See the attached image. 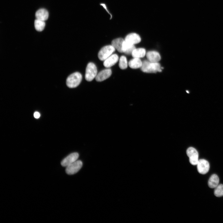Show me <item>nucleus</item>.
Segmentation results:
<instances>
[{"label":"nucleus","instance_id":"nucleus-1","mask_svg":"<svg viewBox=\"0 0 223 223\" xmlns=\"http://www.w3.org/2000/svg\"><path fill=\"white\" fill-rule=\"evenodd\" d=\"M141 68L142 71L146 73H156L162 71L161 67L158 62H152L149 61L142 62Z\"/></svg>","mask_w":223,"mask_h":223},{"label":"nucleus","instance_id":"nucleus-2","mask_svg":"<svg viewBox=\"0 0 223 223\" xmlns=\"http://www.w3.org/2000/svg\"><path fill=\"white\" fill-rule=\"evenodd\" d=\"M82 79V76L80 73L77 72L74 73L67 78L66 85L69 88H75L80 84Z\"/></svg>","mask_w":223,"mask_h":223},{"label":"nucleus","instance_id":"nucleus-3","mask_svg":"<svg viewBox=\"0 0 223 223\" xmlns=\"http://www.w3.org/2000/svg\"><path fill=\"white\" fill-rule=\"evenodd\" d=\"M98 75L97 67L93 63H89L86 69L85 78L88 82L92 81Z\"/></svg>","mask_w":223,"mask_h":223},{"label":"nucleus","instance_id":"nucleus-4","mask_svg":"<svg viewBox=\"0 0 223 223\" xmlns=\"http://www.w3.org/2000/svg\"><path fill=\"white\" fill-rule=\"evenodd\" d=\"M115 50L112 45L103 47L98 53V57L99 59L102 61H105L112 55Z\"/></svg>","mask_w":223,"mask_h":223},{"label":"nucleus","instance_id":"nucleus-5","mask_svg":"<svg viewBox=\"0 0 223 223\" xmlns=\"http://www.w3.org/2000/svg\"><path fill=\"white\" fill-rule=\"evenodd\" d=\"M82 162L80 160H77L66 167V171L69 175H73L77 173L82 166Z\"/></svg>","mask_w":223,"mask_h":223},{"label":"nucleus","instance_id":"nucleus-6","mask_svg":"<svg viewBox=\"0 0 223 223\" xmlns=\"http://www.w3.org/2000/svg\"><path fill=\"white\" fill-rule=\"evenodd\" d=\"M187 154L190 163L193 165H197L199 161V154L197 150L193 147H190L187 151Z\"/></svg>","mask_w":223,"mask_h":223},{"label":"nucleus","instance_id":"nucleus-7","mask_svg":"<svg viewBox=\"0 0 223 223\" xmlns=\"http://www.w3.org/2000/svg\"><path fill=\"white\" fill-rule=\"evenodd\" d=\"M197 165L198 171L200 174H205L209 169V164L208 161L205 159L199 160Z\"/></svg>","mask_w":223,"mask_h":223},{"label":"nucleus","instance_id":"nucleus-8","mask_svg":"<svg viewBox=\"0 0 223 223\" xmlns=\"http://www.w3.org/2000/svg\"><path fill=\"white\" fill-rule=\"evenodd\" d=\"M79 157V154L77 153H72L62 161L61 164L63 167H67L77 161Z\"/></svg>","mask_w":223,"mask_h":223},{"label":"nucleus","instance_id":"nucleus-9","mask_svg":"<svg viewBox=\"0 0 223 223\" xmlns=\"http://www.w3.org/2000/svg\"><path fill=\"white\" fill-rule=\"evenodd\" d=\"M125 41L130 44L134 45L140 42L141 39L137 34L132 33L128 34L126 37Z\"/></svg>","mask_w":223,"mask_h":223},{"label":"nucleus","instance_id":"nucleus-10","mask_svg":"<svg viewBox=\"0 0 223 223\" xmlns=\"http://www.w3.org/2000/svg\"><path fill=\"white\" fill-rule=\"evenodd\" d=\"M112 74L111 70L110 69H106L101 71L96 78L98 82H102L109 78Z\"/></svg>","mask_w":223,"mask_h":223},{"label":"nucleus","instance_id":"nucleus-11","mask_svg":"<svg viewBox=\"0 0 223 223\" xmlns=\"http://www.w3.org/2000/svg\"><path fill=\"white\" fill-rule=\"evenodd\" d=\"M119 58L116 54L112 55L107 58L104 62V66L106 68H110L115 65L118 61Z\"/></svg>","mask_w":223,"mask_h":223},{"label":"nucleus","instance_id":"nucleus-12","mask_svg":"<svg viewBox=\"0 0 223 223\" xmlns=\"http://www.w3.org/2000/svg\"><path fill=\"white\" fill-rule=\"evenodd\" d=\"M146 56L148 61L152 62L157 63L161 59L159 53L154 51L148 52L146 54Z\"/></svg>","mask_w":223,"mask_h":223},{"label":"nucleus","instance_id":"nucleus-13","mask_svg":"<svg viewBox=\"0 0 223 223\" xmlns=\"http://www.w3.org/2000/svg\"><path fill=\"white\" fill-rule=\"evenodd\" d=\"M124 41L121 38L115 39L112 41V46L118 52L123 53V45Z\"/></svg>","mask_w":223,"mask_h":223},{"label":"nucleus","instance_id":"nucleus-14","mask_svg":"<svg viewBox=\"0 0 223 223\" xmlns=\"http://www.w3.org/2000/svg\"><path fill=\"white\" fill-rule=\"evenodd\" d=\"M36 19L45 21L48 20L49 17L48 12L46 9H42L37 11L35 13Z\"/></svg>","mask_w":223,"mask_h":223},{"label":"nucleus","instance_id":"nucleus-15","mask_svg":"<svg viewBox=\"0 0 223 223\" xmlns=\"http://www.w3.org/2000/svg\"><path fill=\"white\" fill-rule=\"evenodd\" d=\"M219 179L218 176L216 174L212 175L209 178L208 185L211 189H215L219 185Z\"/></svg>","mask_w":223,"mask_h":223},{"label":"nucleus","instance_id":"nucleus-16","mask_svg":"<svg viewBox=\"0 0 223 223\" xmlns=\"http://www.w3.org/2000/svg\"><path fill=\"white\" fill-rule=\"evenodd\" d=\"M136 48L134 45L130 44L124 41L123 45V53L128 55L132 54Z\"/></svg>","mask_w":223,"mask_h":223},{"label":"nucleus","instance_id":"nucleus-17","mask_svg":"<svg viewBox=\"0 0 223 223\" xmlns=\"http://www.w3.org/2000/svg\"><path fill=\"white\" fill-rule=\"evenodd\" d=\"M128 65L130 68L133 69H136L141 68L142 65V62L140 58H134L130 61Z\"/></svg>","mask_w":223,"mask_h":223},{"label":"nucleus","instance_id":"nucleus-18","mask_svg":"<svg viewBox=\"0 0 223 223\" xmlns=\"http://www.w3.org/2000/svg\"><path fill=\"white\" fill-rule=\"evenodd\" d=\"M131 55L133 58H142L146 55V51L143 48L136 49L133 51Z\"/></svg>","mask_w":223,"mask_h":223},{"label":"nucleus","instance_id":"nucleus-19","mask_svg":"<svg viewBox=\"0 0 223 223\" xmlns=\"http://www.w3.org/2000/svg\"><path fill=\"white\" fill-rule=\"evenodd\" d=\"M46 26L45 21L36 19L34 21V26L36 30L39 32L43 30Z\"/></svg>","mask_w":223,"mask_h":223},{"label":"nucleus","instance_id":"nucleus-20","mask_svg":"<svg viewBox=\"0 0 223 223\" xmlns=\"http://www.w3.org/2000/svg\"><path fill=\"white\" fill-rule=\"evenodd\" d=\"M119 67L122 70L126 69L128 66L127 59L124 56H122L120 58L119 61Z\"/></svg>","mask_w":223,"mask_h":223},{"label":"nucleus","instance_id":"nucleus-21","mask_svg":"<svg viewBox=\"0 0 223 223\" xmlns=\"http://www.w3.org/2000/svg\"><path fill=\"white\" fill-rule=\"evenodd\" d=\"M214 194L217 197H220L223 196V185H218L215 188Z\"/></svg>","mask_w":223,"mask_h":223},{"label":"nucleus","instance_id":"nucleus-22","mask_svg":"<svg viewBox=\"0 0 223 223\" xmlns=\"http://www.w3.org/2000/svg\"><path fill=\"white\" fill-rule=\"evenodd\" d=\"M40 116V115L39 113L37 112H36L34 113V117L36 119L39 118Z\"/></svg>","mask_w":223,"mask_h":223}]
</instances>
